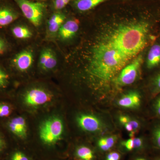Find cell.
Masks as SVG:
<instances>
[{
	"label": "cell",
	"mask_w": 160,
	"mask_h": 160,
	"mask_svg": "<svg viewBox=\"0 0 160 160\" xmlns=\"http://www.w3.org/2000/svg\"><path fill=\"white\" fill-rule=\"evenodd\" d=\"M25 17L35 26L42 22L46 9V6L41 2L30 0H13Z\"/></svg>",
	"instance_id": "obj_3"
},
{
	"label": "cell",
	"mask_w": 160,
	"mask_h": 160,
	"mask_svg": "<svg viewBox=\"0 0 160 160\" xmlns=\"http://www.w3.org/2000/svg\"><path fill=\"white\" fill-rule=\"evenodd\" d=\"M64 131L62 120L58 117L49 118L43 122L40 128V138L47 148H52L62 138Z\"/></svg>",
	"instance_id": "obj_2"
},
{
	"label": "cell",
	"mask_w": 160,
	"mask_h": 160,
	"mask_svg": "<svg viewBox=\"0 0 160 160\" xmlns=\"http://www.w3.org/2000/svg\"><path fill=\"white\" fill-rule=\"evenodd\" d=\"M79 24V21L78 20H68L60 27L58 31L59 35L63 39L71 38L78 30Z\"/></svg>",
	"instance_id": "obj_12"
},
{
	"label": "cell",
	"mask_w": 160,
	"mask_h": 160,
	"mask_svg": "<svg viewBox=\"0 0 160 160\" xmlns=\"http://www.w3.org/2000/svg\"><path fill=\"white\" fill-rule=\"evenodd\" d=\"M73 155L77 160H96L93 150L89 146L85 145L77 146L73 151Z\"/></svg>",
	"instance_id": "obj_15"
},
{
	"label": "cell",
	"mask_w": 160,
	"mask_h": 160,
	"mask_svg": "<svg viewBox=\"0 0 160 160\" xmlns=\"http://www.w3.org/2000/svg\"><path fill=\"white\" fill-rule=\"evenodd\" d=\"M9 146L5 138L0 134V160L3 159L8 151Z\"/></svg>",
	"instance_id": "obj_24"
},
{
	"label": "cell",
	"mask_w": 160,
	"mask_h": 160,
	"mask_svg": "<svg viewBox=\"0 0 160 160\" xmlns=\"http://www.w3.org/2000/svg\"><path fill=\"white\" fill-rule=\"evenodd\" d=\"M2 1V0H0V1Z\"/></svg>",
	"instance_id": "obj_37"
},
{
	"label": "cell",
	"mask_w": 160,
	"mask_h": 160,
	"mask_svg": "<svg viewBox=\"0 0 160 160\" xmlns=\"http://www.w3.org/2000/svg\"><path fill=\"white\" fill-rule=\"evenodd\" d=\"M104 138L106 141V145L110 150H111L115 145L117 138L116 136H109Z\"/></svg>",
	"instance_id": "obj_29"
},
{
	"label": "cell",
	"mask_w": 160,
	"mask_h": 160,
	"mask_svg": "<svg viewBox=\"0 0 160 160\" xmlns=\"http://www.w3.org/2000/svg\"><path fill=\"white\" fill-rule=\"evenodd\" d=\"M151 107L153 114L158 119H160V93L152 98Z\"/></svg>",
	"instance_id": "obj_23"
},
{
	"label": "cell",
	"mask_w": 160,
	"mask_h": 160,
	"mask_svg": "<svg viewBox=\"0 0 160 160\" xmlns=\"http://www.w3.org/2000/svg\"><path fill=\"white\" fill-rule=\"evenodd\" d=\"M35 1H38V2H44V1H47V0H35Z\"/></svg>",
	"instance_id": "obj_34"
},
{
	"label": "cell",
	"mask_w": 160,
	"mask_h": 160,
	"mask_svg": "<svg viewBox=\"0 0 160 160\" xmlns=\"http://www.w3.org/2000/svg\"><path fill=\"white\" fill-rule=\"evenodd\" d=\"M130 60L107 40L92 51L89 72L101 84H106L118 75Z\"/></svg>",
	"instance_id": "obj_1"
},
{
	"label": "cell",
	"mask_w": 160,
	"mask_h": 160,
	"mask_svg": "<svg viewBox=\"0 0 160 160\" xmlns=\"http://www.w3.org/2000/svg\"><path fill=\"white\" fill-rule=\"evenodd\" d=\"M9 28L11 36L18 39H24L31 38L32 34L29 29L23 26L12 25L11 24L7 28Z\"/></svg>",
	"instance_id": "obj_18"
},
{
	"label": "cell",
	"mask_w": 160,
	"mask_h": 160,
	"mask_svg": "<svg viewBox=\"0 0 160 160\" xmlns=\"http://www.w3.org/2000/svg\"><path fill=\"white\" fill-rule=\"evenodd\" d=\"M130 124L133 128V131H137L140 128V123L137 120H135L129 119L128 122Z\"/></svg>",
	"instance_id": "obj_30"
},
{
	"label": "cell",
	"mask_w": 160,
	"mask_h": 160,
	"mask_svg": "<svg viewBox=\"0 0 160 160\" xmlns=\"http://www.w3.org/2000/svg\"><path fill=\"white\" fill-rule=\"evenodd\" d=\"M142 96L138 92L132 91L124 95L118 102V105L128 109L138 108L141 106Z\"/></svg>",
	"instance_id": "obj_10"
},
{
	"label": "cell",
	"mask_w": 160,
	"mask_h": 160,
	"mask_svg": "<svg viewBox=\"0 0 160 160\" xmlns=\"http://www.w3.org/2000/svg\"><path fill=\"white\" fill-rule=\"evenodd\" d=\"M51 99V96L44 89L33 88L26 92L23 96L24 102L27 106L36 107L42 106L48 102Z\"/></svg>",
	"instance_id": "obj_7"
},
{
	"label": "cell",
	"mask_w": 160,
	"mask_h": 160,
	"mask_svg": "<svg viewBox=\"0 0 160 160\" xmlns=\"http://www.w3.org/2000/svg\"><path fill=\"white\" fill-rule=\"evenodd\" d=\"M11 109L10 106L6 104H0V117H8L11 113Z\"/></svg>",
	"instance_id": "obj_25"
},
{
	"label": "cell",
	"mask_w": 160,
	"mask_h": 160,
	"mask_svg": "<svg viewBox=\"0 0 160 160\" xmlns=\"http://www.w3.org/2000/svg\"><path fill=\"white\" fill-rule=\"evenodd\" d=\"M72 0H54V7L57 10H61L66 7Z\"/></svg>",
	"instance_id": "obj_28"
},
{
	"label": "cell",
	"mask_w": 160,
	"mask_h": 160,
	"mask_svg": "<svg viewBox=\"0 0 160 160\" xmlns=\"http://www.w3.org/2000/svg\"><path fill=\"white\" fill-rule=\"evenodd\" d=\"M66 16L62 12H56L52 15L48 21V29L52 33L58 32L60 27L66 19Z\"/></svg>",
	"instance_id": "obj_19"
},
{
	"label": "cell",
	"mask_w": 160,
	"mask_h": 160,
	"mask_svg": "<svg viewBox=\"0 0 160 160\" xmlns=\"http://www.w3.org/2000/svg\"><path fill=\"white\" fill-rule=\"evenodd\" d=\"M11 77L0 65V90H4L9 87Z\"/></svg>",
	"instance_id": "obj_21"
},
{
	"label": "cell",
	"mask_w": 160,
	"mask_h": 160,
	"mask_svg": "<svg viewBox=\"0 0 160 160\" xmlns=\"http://www.w3.org/2000/svg\"><path fill=\"white\" fill-rule=\"evenodd\" d=\"M137 1H151V0H137Z\"/></svg>",
	"instance_id": "obj_35"
},
{
	"label": "cell",
	"mask_w": 160,
	"mask_h": 160,
	"mask_svg": "<svg viewBox=\"0 0 160 160\" xmlns=\"http://www.w3.org/2000/svg\"><path fill=\"white\" fill-rule=\"evenodd\" d=\"M2 160H37L29 152L23 149L14 148L9 149Z\"/></svg>",
	"instance_id": "obj_16"
},
{
	"label": "cell",
	"mask_w": 160,
	"mask_h": 160,
	"mask_svg": "<svg viewBox=\"0 0 160 160\" xmlns=\"http://www.w3.org/2000/svg\"><path fill=\"white\" fill-rule=\"evenodd\" d=\"M147 88L151 100L160 93V69L150 78Z\"/></svg>",
	"instance_id": "obj_17"
},
{
	"label": "cell",
	"mask_w": 160,
	"mask_h": 160,
	"mask_svg": "<svg viewBox=\"0 0 160 160\" xmlns=\"http://www.w3.org/2000/svg\"><path fill=\"white\" fill-rule=\"evenodd\" d=\"M18 7L13 0L0 1V31L7 29L19 18Z\"/></svg>",
	"instance_id": "obj_5"
},
{
	"label": "cell",
	"mask_w": 160,
	"mask_h": 160,
	"mask_svg": "<svg viewBox=\"0 0 160 160\" xmlns=\"http://www.w3.org/2000/svg\"><path fill=\"white\" fill-rule=\"evenodd\" d=\"M121 146H122L126 151L131 152L134 150V143L132 138L122 142Z\"/></svg>",
	"instance_id": "obj_26"
},
{
	"label": "cell",
	"mask_w": 160,
	"mask_h": 160,
	"mask_svg": "<svg viewBox=\"0 0 160 160\" xmlns=\"http://www.w3.org/2000/svg\"><path fill=\"white\" fill-rule=\"evenodd\" d=\"M79 126L88 132H97L102 129L103 124L101 120L92 115L81 114L77 118Z\"/></svg>",
	"instance_id": "obj_9"
},
{
	"label": "cell",
	"mask_w": 160,
	"mask_h": 160,
	"mask_svg": "<svg viewBox=\"0 0 160 160\" xmlns=\"http://www.w3.org/2000/svg\"><path fill=\"white\" fill-rule=\"evenodd\" d=\"M122 155L118 152L116 151H109L106 155L105 160H121Z\"/></svg>",
	"instance_id": "obj_27"
},
{
	"label": "cell",
	"mask_w": 160,
	"mask_h": 160,
	"mask_svg": "<svg viewBox=\"0 0 160 160\" xmlns=\"http://www.w3.org/2000/svg\"><path fill=\"white\" fill-rule=\"evenodd\" d=\"M110 0H73L75 9L81 12L92 10Z\"/></svg>",
	"instance_id": "obj_14"
},
{
	"label": "cell",
	"mask_w": 160,
	"mask_h": 160,
	"mask_svg": "<svg viewBox=\"0 0 160 160\" xmlns=\"http://www.w3.org/2000/svg\"><path fill=\"white\" fill-rule=\"evenodd\" d=\"M152 147L160 153V119L152 124L151 130Z\"/></svg>",
	"instance_id": "obj_20"
},
{
	"label": "cell",
	"mask_w": 160,
	"mask_h": 160,
	"mask_svg": "<svg viewBox=\"0 0 160 160\" xmlns=\"http://www.w3.org/2000/svg\"><path fill=\"white\" fill-rule=\"evenodd\" d=\"M57 160V159H52V160Z\"/></svg>",
	"instance_id": "obj_36"
},
{
	"label": "cell",
	"mask_w": 160,
	"mask_h": 160,
	"mask_svg": "<svg viewBox=\"0 0 160 160\" xmlns=\"http://www.w3.org/2000/svg\"><path fill=\"white\" fill-rule=\"evenodd\" d=\"M133 160H151V159H149V158L145 156H141L136 158Z\"/></svg>",
	"instance_id": "obj_32"
},
{
	"label": "cell",
	"mask_w": 160,
	"mask_h": 160,
	"mask_svg": "<svg viewBox=\"0 0 160 160\" xmlns=\"http://www.w3.org/2000/svg\"><path fill=\"white\" fill-rule=\"evenodd\" d=\"M151 160H160V155L155 157L153 158H152V159H151Z\"/></svg>",
	"instance_id": "obj_33"
},
{
	"label": "cell",
	"mask_w": 160,
	"mask_h": 160,
	"mask_svg": "<svg viewBox=\"0 0 160 160\" xmlns=\"http://www.w3.org/2000/svg\"><path fill=\"white\" fill-rule=\"evenodd\" d=\"M10 131L21 139L26 138L27 128L26 120L22 117H18L12 119L8 124Z\"/></svg>",
	"instance_id": "obj_11"
},
{
	"label": "cell",
	"mask_w": 160,
	"mask_h": 160,
	"mask_svg": "<svg viewBox=\"0 0 160 160\" xmlns=\"http://www.w3.org/2000/svg\"><path fill=\"white\" fill-rule=\"evenodd\" d=\"M144 54L143 52L121 70L115 79L117 85L124 86L131 85L134 82L137 78L140 69L144 63Z\"/></svg>",
	"instance_id": "obj_4"
},
{
	"label": "cell",
	"mask_w": 160,
	"mask_h": 160,
	"mask_svg": "<svg viewBox=\"0 0 160 160\" xmlns=\"http://www.w3.org/2000/svg\"><path fill=\"white\" fill-rule=\"evenodd\" d=\"M33 56L31 52L25 50L12 56L9 59V65L13 69L21 72L26 71L31 67Z\"/></svg>",
	"instance_id": "obj_8"
},
{
	"label": "cell",
	"mask_w": 160,
	"mask_h": 160,
	"mask_svg": "<svg viewBox=\"0 0 160 160\" xmlns=\"http://www.w3.org/2000/svg\"><path fill=\"white\" fill-rule=\"evenodd\" d=\"M40 67L45 70H49L54 68L57 64V60L54 53L51 49H44L40 55Z\"/></svg>",
	"instance_id": "obj_13"
},
{
	"label": "cell",
	"mask_w": 160,
	"mask_h": 160,
	"mask_svg": "<svg viewBox=\"0 0 160 160\" xmlns=\"http://www.w3.org/2000/svg\"><path fill=\"white\" fill-rule=\"evenodd\" d=\"M147 49L144 60L146 69L149 71L158 70L160 69V36Z\"/></svg>",
	"instance_id": "obj_6"
},
{
	"label": "cell",
	"mask_w": 160,
	"mask_h": 160,
	"mask_svg": "<svg viewBox=\"0 0 160 160\" xmlns=\"http://www.w3.org/2000/svg\"><path fill=\"white\" fill-rule=\"evenodd\" d=\"M129 119H130V118H129L128 117L126 116H121L119 118V121L122 125H124L126 124V123L128 122Z\"/></svg>",
	"instance_id": "obj_31"
},
{
	"label": "cell",
	"mask_w": 160,
	"mask_h": 160,
	"mask_svg": "<svg viewBox=\"0 0 160 160\" xmlns=\"http://www.w3.org/2000/svg\"><path fill=\"white\" fill-rule=\"evenodd\" d=\"M10 49V45L9 41L0 33V58L8 54Z\"/></svg>",
	"instance_id": "obj_22"
}]
</instances>
